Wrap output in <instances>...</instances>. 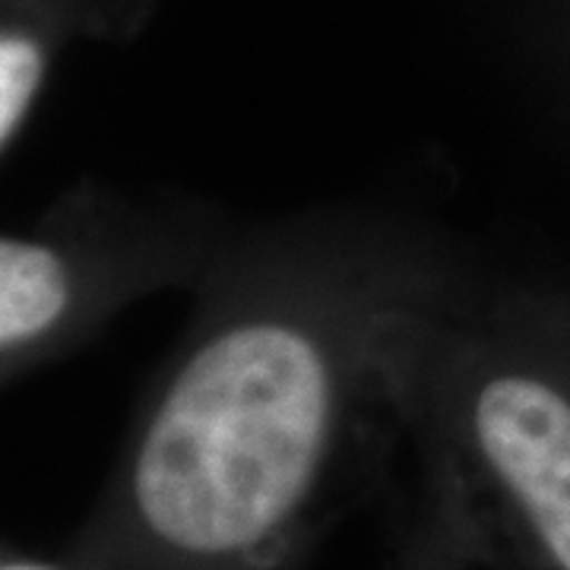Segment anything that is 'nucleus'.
<instances>
[{
    "mask_svg": "<svg viewBox=\"0 0 570 570\" xmlns=\"http://www.w3.org/2000/svg\"><path fill=\"white\" fill-rule=\"evenodd\" d=\"M422 570H425V568H422Z\"/></svg>",
    "mask_w": 570,
    "mask_h": 570,
    "instance_id": "6",
    "label": "nucleus"
},
{
    "mask_svg": "<svg viewBox=\"0 0 570 570\" xmlns=\"http://www.w3.org/2000/svg\"><path fill=\"white\" fill-rule=\"evenodd\" d=\"M0 570H61L45 561H32V558H0Z\"/></svg>",
    "mask_w": 570,
    "mask_h": 570,
    "instance_id": "5",
    "label": "nucleus"
},
{
    "mask_svg": "<svg viewBox=\"0 0 570 570\" xmlns=\"http://www.w3.org/2000/svg\"><path fill=\"white\" fill-rule=\"evenodd\" d=\"M223 238L181 213L77 206L39 232H0V377L51 358L124 305L197 283Z\"/></svg>",
    "mask_w": 570,
    "mask_h": 570,
    "instance_id": "3",
    "label": "nucleus"
},
{
    "mask_svg": "<svg viewBox=\"0 0 570 570\" xmlns=\"http://www.w3.org/2000/svg\"><path fill=\"white\" fill-rule=\"evenodd\" d=\"M51 70L48 45L29 29H0V153L29 121Z\"/></svg>",
    "mask_w": 570,
    "mask_h": 570,
    "instance_id": "4",
    "label": "nucleus"
},
{
    "mask_svg": "<svg viewBox=\"0 0 570 570\" xmlns=\"http://www.w3.org/2000/svg\"><path fill=\"white\" fill-rule=\"evenodd\" d=\"M403 431L463 558L570 570V348L549 326L450 276L409 340Z\"/></svg>",
    "mask_w": 570,
    "mask_h": 570,
    "instance_id": "2",
    "label": "nucleus"
},
{
    "mask_svg": "<svg viewBox=\"0 0 570 570\" xmlns=\"http://www.w3.org/2000/svg\"><path fill=\"white\" fill-rule=\"evenodd\" d=\"M453 276L352 219L216 250L124 460L108 551L130 570H292L403 428V362Z\"/></svg>",
    "mask_w": 570,
    "mask_h": 570,
    "instance_id": "1",
    "label": "nucleus"
}]
</instances>
